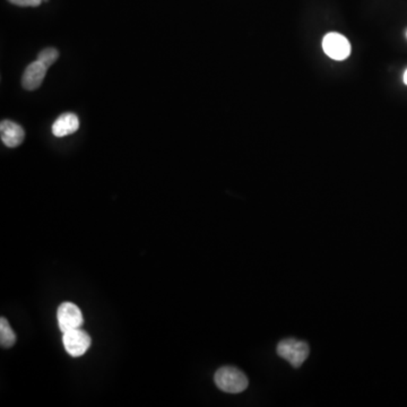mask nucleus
Wrapping results in <instances>:
<instances>
[{
  "instance_id": "obj_7",
  "label": "nucleus",
  "mask_w": 407,
  "mask_h": 407,
  "mask_svg": "<svg viewBox=\"0 0 407 407\" xmlns=\"http://www.w3.org/2000/svg\"><path fill=\"white\" fill-rule=\"evenodd\" d=\"M47 70V67L44 66L43 63H40L39 60L28 65L26 72L23 74V88L28 91H33V90L40 88V85L42 84V81L46 77Z\"/></svg>"
},
{
  "instance_id": "obj_5",
  "label": "nucleus",
  "mask_w": 407,
  "mask_h": 407,
  "mask_svg": "<svg viewBox=\"0 0 407 407\" xmlns=\"http://www.w3.org/2000/svg\"><path fill=\"white\" fill-rule=\"evenodd\" d=\"M57 319L60 330L66 332L81 327L83 324V315L81 309L75 304L63 302L57 310Z\"/></svg>"
},
{
  "instance_id": "obj_3",
  "label": "nucleus",
  "mask_w": 407,
  "mask_h": 407,
  "mask_svg": "<svg viewBox=\"0 0 407 407\" xmlns=\"http://www.w3.org/2000/svg\"><path fill=\"white\" fill-rule=\"evenodd\" d=\"M63 346L69 355L74 357H81L91 346V336L81 328L72 329L63 332Z\"/></svg>"
},
{
  "instance_id": "obj_2",
  "label": "nucleus",
  "mask_w": 407,
  "mask_h": 407,
  "mask_svg": "<svg viewBox=\"0 0 407 407\" xmlns=\"http://www.w3.org/2000/svg\"><path fill=\"white\" fill-rule=\"evenodd\" d=\"M279 357L288 361L295 369H298L309 357V345L306 341L286 339L279 341L276 348Z\"/></svg>"
},
{
  "instance_id": "obj_1",
  "label": "nucleus",
  "mask_w": 407,
  "mask_h": 407,
  "mask_svg": "<svg viewBox=\"0 0 407 407\" xmlns=\"http://www.w3.org/2000/svg\"><path fill=\"white\" fill-rule=\"evenodd\" d=\"M215 384L223 392L239 394L248 387V378L241 370L235 366H222L217 370L214 377Z\"/></svg>"
},
{
  "instance_id": "obj_10",
  "label": "nucleus",
  "mask_w": 407,
  "mask_h": 407,
  "mask_svg": "<svg viewBox=\"0 0 407 407\" xmlns=\"http://www.w3.org/2000/svg\"><path fill=\"white\" fill-rule=\"evenodd\" d=\"M59 57V52L54 48H47L44 50L41 51L38 56V60L40 63H43L44 66L49 68L56 63L57 59Z\"/></svg>"
},
{
  "instance_id": "obj_4",
  "label": "nucleus",
  "mask_w": 407,
  "mask_h": 407,
  "mask_svg": "<svg viewBox=\"0 0 407 407\" xmlns=\"http://www.w3.org/2000/svg\"><path fill=\"white\" fill-rule=\"evenodd\" d=\"M323 49L327 56L334 60H345L351 54V44L344 35L328 33L323 40Z\"/></svg>"
},
{
  "instance_id": "obj_9",
  "label": "nucleus",
  "mask_w": 407,
  "mask_h": 407,
  "mask_svg": "<svg viewBox=\"0 0 407 407\" xmlns=\"http://www.w3.org/2000/svg\"><path fill=\"white\" fill-rule=\"evenodd\" d=\"M16 335L10 324L5 318L0 320V344L5 348H10L15 344Z\"/></svg>"
},
{
  "instance_id": "obj_8",
  "label": "nucleus",
  "mask_w": 407,
  "mask_h": 407,
  "mask_svg": "<svg viewBox=\"0 0 407 407\" xmlns=\"http://www.w3.org/2000/svg\"><path fill=\"white\" fill-rule=\"evenodd\" d=\"M79 128V120L74 113H63L52 125V134L56 137H65L72 135Z\"/></svg>"
},
{
  "instance_id": "obj_6",
  "label": "nucleus",
  "mask_w": 407,
  "mask_h": 407,
  "mask_svg": "<svg viewBox=\"0 0 407 407\" xmlns=\"http://www.w3.org/2000/svg\"><path fill=\"white\" fill-rule=\"evenodd\" d=\"M1 141L7 148H17L22 144L26 138V132L21 126L10 120H3L0 123Z\"/></svg>"
},
{
  "instance_id": "obj_11",
  "label": "nucleus",
  "mask_w": 407,
  "mask_h": 407,
  "mask_svg": "<svg viewBox=\"0 0 407 407\" xmlns=\"http://www.w3.org/2000/svg\"><path fill=\"white\" fill-rule=\"evenodd\" d=\"M10 3L21 7H37L42 3V0H10Z\"/></svg>"
},
{
  "instance_id": "obj_12",
  "label": "nucleus",
  "mask_w": 407,
  "mask_h": 407,
  "mask_svg": "<svg viewBox=\"0 0 407 407\" xmlns=\"http://www.w3.org/2000/svg\"><path fill=\"white\" fill-rule=\"evenodd\" d=\"M404 83L407 85V69L406 72H404Z\"/></svg>"
}]
</instances>
